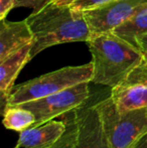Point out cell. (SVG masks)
I'll use <instances>...</instances> for the list:
<instances>
[{"label":"cell","mask_w":147,"mask_h":148,"mask_svg":"<svg viewBox=\"0 0 147 148\" xmlns=\"http://www.w3.org/2000/svg\"><path fill=\"white\" fill-rule=\"evenodd\" d=\"M34 34L30 60L46 49L61 43L86 42L92 33L84 16V12L74 10L69 5L49 3L26 18Z\"/></svg>","instance_id":"1"},{"label":"cell","mask_w":147,"mask_h":148,"mask_svg":"<svg viewBox=\"0 0 147 148\" xmlns=\"http://www.w3.org/2000/svg\"><path fill=\"white\" fill-rule=\"evenodd\" d=\"M92 53V82L111 88L122 84L142 59V51L114 32L92 35L86 41Z\"/></svg>","instance_id":"2"},{"label":"cell","mask_w":147,"mask_h":148,"mask_svg":"<svg viewBox=\"0 0 147 148\" xmlns=\"http://www.w3.org/2000/svg\"><path fill=\"white\" fill-rule=\"evenodd\" d=\"M93 62L82 66H71L42 75L14 88L5 101V106H16L53 95L81 83L92 82Z\"/></svg>","instance_id":"3"},{"label":"cell","mask_w":147,"mask_h":148,"mask_svg":"<svg viewBox=\"0 0 147 148\" xmlns=\"http://www.w3.org/2000/svg\"><path fill=\"white\" fill-rule=\"evenodd\" d=\"M93 106L101 117L110 148H129L147 133V108L120 113L111 96Z\"/></svg>","instance_id":"4"},{"label":"cell","mask_w":147,"mask_h":148,"mask_svg":"<svg viewBox=\"0 0 147 148\" xmlns=\"http://www.w3.org/2000/svg\"><path fill=\"white\" fill-rule=\"evenodd\" d=\"M89 83L90 82L81 83L53 95L26 102L18 106L32 112L36 116L34 126H39L84 105L90 97Z\"/></svg>","instance_id":"5"},{"label":"cell","mask_w":147,"mask_h":148,"mask_svg":"<svg viewBox=\"0 0 147 148\" xmlns=\"http://www.w3.org/2000/svg\"><path fill=\"white\" fill-rule=\"evenodd\" d=\"M146 3L147 0H112L84 11V16L92 35L112 32Z\"/></svg>","instance_id":"6"},{"label":"cell","mask_w":147,"mask_h":148,"mask_svg":"<svg viewBox=\"0 0 147 148\" xmlns=\"http://www.w3.org/2000/svg\"><path fill=\"white\" fill-rule=\"evenodd\" d=\"M77 125L75 148H110L103 123L94 106L81 107L72 111Z\"/></svg>","instance_id":"7"},{"label":"cell","mask_w":147,"mask_h":148,"mask_svg":"<svg viewBox=\"0 0 147 148\" xmlns=\"http://www.w3.org/2000/svg\"><path fill=\"white\" fill-rule=\"evenodd\" d=\"M67 130V121L51 120L39 126H34L19 132L14 148H49Z\"/></svg>","instance_id":"8"},{"label":"cell","mask_w":147,"mask_h":148,"mask_svg":"<svg viewBox=\"0 0 147 148\" xmlns=\"http://www.w3.org/2000/svg\"><path fill=\"white\" fill-rule=\"evenodd\" d=\"M34 34L26 19L21 21L1 20L0 23V62L24 45L32 42Z\"/></svg>","instance_id":"9"},{"label":"cell","mask_w":147,"mask_h":148,"mask_svg":"<svg viewBox=\"0 0 147 148\" xmlns=\"http://www.w3.org/2000/svg\"><path fill=\"white\" fill-rule=\"evenodd\" d=\"M30 49L31 43H28L0 62V92L5 101L14 88V82L19 72L30 60Z\"/></svg>","instance_id":"10"},{"label":"cell","mask_w":147,"mask_h":148,"mask_svg":"<svg viewBox=\"0 0 147 148\" xmlns=\"http://www.w3.org/2000/svg\"><path fill=\"white\" fill-rule=\"evenodd\" d=\"M111 98L120 113L147 108V85L120 84L112 88Z\"/></svg>","instance_id":"11"},{"label":"cell","mask_w":147,"mask_h":148,"mask_svg":"<svg viewBox=\"0 0 147 148\" xmlns=\"http://www.w3.org/2000/svg\"><path fill=\"white\" fill-rule=\"evenodd\" d=\"M112 32L138 47L137 39L147 34V3Z\"/></svg>","instance_id":"12"},{"label":"cell","mask_w":147,"mask_h":148,"mask_svg":"<svg viewBox=\"0 0 147 148\" xmlns=\"http://www.w3.org/2000/svg\"><path fill=\"white\" fill-rule=\"evenodd\" d=\"M36 123V116L29 110L20 106H5L3 111V125L6 129L21 131L32 127Z\"/></svg>","instance_id":"13"},{"label":"cell","mask_w":147,"mask_h":148,"mask_svg":"<svg viewBox=\"0 0 147 148\" xmlns=\"http://www.w3.org/2000/svg\"><path fill=\"white\" fill-rule=\"evenodd\" d=\"M122 84L147 85V49L142 51V59Z\"/></svg>","instance_id":"14"},{"label":"cell","mask_w":147,"mask_h":148,"mask_svg":"<svg viewBox=\"0 0 147 148\" xmlns=\"http://www.w3.org/2000/svg\"><path fill=\"white\" fill-rule=\"evenodd\" d=\"M67 130L63 134V136L55 141L53 145L49 148H75L77 138V125L72 116L71 118L67 119Z\"/></svg>","instance_id":"15"},{"label":"cell","mask_w":147,"mask_h":148,"mask_svg":"<svg viewBox=\"0 0 147 148\" xmlns=\"http://www.w3.org/2000/svg\"><path fill=\"white\" fill-rule=\"evenodd\" d=\"M112 0H75L73 3L71 4L72 8L77 11H87V10L95 9L97 7L104 5V4L108 3Z\"/></svg>","instance_id":"16"},{"label":"cell","mask_w":147,"mask_h":148,"mask_svg":"<svg viewBox=\"0 0 147 148\" xmlns=\"http://www.w3.org/2000/svg\"><path fill=\"white\" fill-rule=\"evenodd\" d=\"M53 0H16V7H29L34 9V12H37Z\"/></svg>","instance_id":"17"},{"label":"cell","mask_w":147,"mask_h":148,"mask_svg":"<svg viewBox=\"0 0 147 148\" xmlns=\"http://www.w3.org/2000/svg\"><path fill=\"white\" fill-rule=\"evenodd\" d=\"M16 7V0H0V20H4L11 9Z\"/></svg>","instance_id":"18"},{"label":"cell","mask_w":147,"mask_h":148,"mask_svg":"<svg viewBox=\"0 0 147 148\" xmlns=\"http://www.w3.org/2000/svg\"><path fill=\"white\" fill-rule=\"evenodd\" d=\"M129 148H147V133L137 139Z\"/></svg>","instance_id":"19"},{"label":"cell","mask_w":147,"mask_h":148,"mask_svg":"<svg viewBox=\"0 0 147 148\" xmlns=\"http://www.w3.org/2000/svg\"><path fill=\"white\" fill-rule=\"evenodd\" d=\"M137 43H138V47H139L141 51L147 49V34H144L142 36H140L137 39Z\"/></svg>","instance_id":"20"},{"label":"cell","mask_w":147,"mask_h":148,"mask_svg":"<svg viewBox=\"0 0 147 148\" xmlns=\"http://www.w3.org/2000/svg\"><path fill=\"white\" fill-rule=\"evenodd\" d=\"M75 0H53V3L57 5H71Z\"/></svg>","instance_id":"21"}]
</instances>
